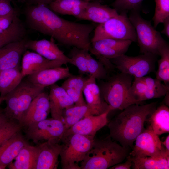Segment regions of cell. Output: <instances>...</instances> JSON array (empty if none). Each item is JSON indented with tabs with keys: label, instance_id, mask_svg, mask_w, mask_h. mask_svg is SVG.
<instances>
[{
	"label": "cell",
	"instance_id": "60d3db41",
	"mask_svg": "<svg viewBox=\"0 0 169 169\" xmlns=\"http://www.w3.org/2000/svg\"><path fill=\"white\" fill-rule=\"evenodd\" d=\"M127 161L124 163H120L111 167L110 169H130L132 166L131 161L127 157Z\"/></svg>",
	"mask_w": 169,
	"mask_h": 169
},
{
	"label": "cell",
	"instance_id": "52a82bcc",
	"mask_svg": "<svg viewBox=\"0 0 169 169\" xmlns=\"http://www.w3.org/2000/svg\"><path fill=\"white\" fill-rule=\"evenodd\" d=\"M106 38L129 40L132 42H137L136 30L127 16V13H120L117 16L96 26L91 42Z\"/></svg>",
	"mask_w": 169,
	"mask_h": 169
},
{
	"label": "cell",
	"instance_id": "74e56055",
	"mask_svg": "<svg viewBox=\"0 0 169 169\" xmlns=\"http://www.w3.org/2000/svg\"><path fill=\"white\" fill-rule=\"evenodd\" d=\"M140 78L146 86L151 90L166 94L169 92V87L166 86L156 78L154 79L147 76Z\"/></svg>",
	"mask_w": 169,
	"mask_h": 169
},
{
	"label": "cell",
	"instance_id": "4316f807",
	"mask_svg": "<svg viewBox=\"0 0 169 169\" xmlns=\"http://www.w3.org/2000/svg\"><path fill=\"white\" fill-rule=\"evenodd\" d=\"M23 78L20 67L0 70L1 97L3 98L20 84Z\"/></svg>",
	"mask_w": 169,
	"mask_h": 169
},
{
	"label": "cell",
	"instance_id": "7a4b0ae2",
	"mask_svg": "<svg viewBox=\"0 0 169 169\" xmlns=\"http://www.w3.org/2000/svg\"><path fill=\"white\" fill-rule=\"evenodd\" d=\"M125 147L108 136L94 140L92 147L80 164V169H106L122 162L129 155Z\"/></svg>",
	"mask_w": 169,
	"mask_h": 169
},
{
	"label": "cell",
	"instance_id": "30bf717a",
	"mask_svg": "<svg viewBox=\"0 0 169 169\" xmlns=\"http://www.w3.org/2000/svg\"><path fill=\"white\" fill-rule=\"evenodd\" d=\"M65 132L64 124L61 121L53 118L32 123L26 127V137L33 142L61 141Z\"/></svg>",
	"mask_w": 169,
	"mask_h": 169
},
{
	"label": "cell",
	"instance_id": "7bdbcfd3",
	"mask_svg": "<svg viewBox=\"0 0 169 169\" xmlns=\"http://www.w3.org/2000/svg\"><path fill=\"white\" fill-rule=\"evenodd\" d=\"M164 28L161 33L169 38V17L166 18L162 23Z\"/></svg>",
	"mask_w": 169,
	"mask_h": 169
},
{
	"label": "cell",
	"instance_id": "681fc988",
	"mask_svg": "<svg viewBox=\"0 0 169 169\" xmlns=\"http://www.w3.org/2000/svg\"><path fill=\"white\" fill-rule=\"evenodd\" d=\"M83 0V1H85L90 2V1L91 0Z\"/></svg>",
	"mask_w": 169,
	"mask_h": 169
},
{
	"label": "cell",
	"instance_id": "277c9868",
	"mask_svg": "<svg viewBox=\"0 0 169 169\" xmlns=\"http://www.w3.org/2000/svg\"><path fill=\"white\" fill-rule=\"evenodd\" d=\"M133 78L129 74L120 72L108 77L99 86L102 98L111 110H123L130 105L137 104L128 95Z\"/></svg>",
	"mask_w": 169,
	"mask_h": 169
},
{
	"label": "cell",
	"instance_id": "5bb4252c",
	"mask_svg": "<svg viewBox=\"0 0 169 169\" xmlns=\"http://www.w3.org/2000/svg\"><path fill=\"white\" fill-rule=\"evenodd\" d=\"M26 46L27 49L31 50L49 60L59 61L66 65L70 64V59L59 48L52 38L50 40L28 39Z\"/></svg>",
	"mask_w": 169,
	"mask_h": 169
},
{
	"label": "cell",
	"instance_id": "2e32d148",
	"mask_svg": "<svg viewBox=\"0 0 169 169\" xmlns=\"http://www.w3.org/2000/svg\"><path fill=\"white\" fill-rule=\"evenodd\" d=\"M62 62L49 60L34 52L27 50L21 61V71L23 78L42 70L62 66Z\"/></svg>",
	"mask_w": 169,
	"mask_h": 169
},
{
	"label": "cell",
	"instance_id": "d4e9b609",
	"mask_svg": "<svg viewBox=\"0 0 169 169\" xmlns=\"http://www.w3.org/2000/svg\"><path fill=\"white\" fill-rule=\"evenodd\" d=\"M87 78L71 74L63 83L61 86L74 101L76 105H86L83 90Z\"/></svg>",
	"mask_w": 169,
	"mask_h": 169
},
{
	"label": "cell",
	"instance_id": "8992f818",
	"mask_svg": "<svg viewBox=\"0 0 169 169\" xmlns=\"http://www.w3.org/2000/svg\"><path fill=\"white\" fill-rule=\"evenodd\" d=\"M94 138L73 134L61 139L63 142L60 154L63 169H80L82 161L90 149Z\"/></svg>",
	"mask_w": 169,
	"mask_h": 169
},
{
	"label": "cell",
	"instance_id": "7c38bea8",
	"mask_svg": "<svg viewBox=\"0 0 169 169\" xmlns=\"http://www.w3.org/2000/svg\"><path fill=\"white\" fill-rule=\"evenodd\" d=\"M88 108L87 116L98 115L111 110L101 95L96 79L89 76L87 79L83 90Z\"/></svg>",
	"mask_w": 169,
	"mask_h": 169
},
{
	"label": "cell",
	"instance_id": "4dcf8cb0",
	"mask_svg": "<svg viewBox=\"0 0 169 169\" xmlns=\"http://www.w3.org/2000/svg\"><path fill=\"white\" fill-rule=\"evenodd\" d=\"M63 112V122L65 131L79 121L87 116V105H74L64 110Z\"/></svg>",
	"mask_w": 169,
	"mask_h": 169
},
{
	"label": "cell",
	"instance_id": "e0dca14e",
	"mask_svg": "<svg viewBox=\"0 0 169 169\" xmlns=\"http://www.w3.org/2000/svg\"><path fill=\"white\" fill-rule=\"evenodd\" d=\"M26 37L9 43L0 48V70L20 67L23 55L27 50Z\"/></svg>",
	"mask_w": 169,
	"mask_h": 169
},
{
	"label": "cell",
	"instance_id": "5b68a950",
	"mask_svg": "<svg viewBox=\"0 0 169 169\" xmlns=\"http://www.w3.org/2000/svg\"><path fill=\"white\" fill-rule=\"evenodd\" d=\"M140 8L131 10L128 18L136 30L140 52L159 55V50L167 42L152 26L151 21L141 16Z\"/></svg>",
	"mask_w": 169,
	"mask_h": 169
},
{
	"label": "cell",
	"instance_id": "ac0fdd59",
	"mask_svg": "<svg viewBox=\"0 0 169 169\" xmlns=\"http://www.w3.org/2000/svg\"><path fill=\"white\" fill-rule=\"evenodd\" d=\"M59 142L49 141L38 144L39 151L36 169H56L62 147Z\"/></svg>",
	"mask_w": 169,
	"mask_h": 169
},
{
	"label": "cell",
	"instance_id": "6da1fadb",
	"mask_svg": "<svg viewBox=\"0 0 169 169\" xmlns=\"http://www.w3.org/2000/svg\"><path fill=\"white\" fill-rule=\"evenodd\" d=\"M157 102L132 104L116 115L108 123V136L123 146L132 148L144 123L157 107Z\"/></svg>",
	"mask_w": 169,
	"mask_h": 169
},
{
	"label": "cell",
	"instance_id": "f6af8a7d",
	"mask_svg": "<svg viewBox=\"0 0 169 169\" xmlns=\"http://www.w3.org/2000/svg\"><path fill=\"white\" fill-rule=\"evenodd\" d=\"M161 143L165 148L166 151L169 152V135L167 136L165 139Z\"/></svg>",
	"mask_w": 169,
	"mask_h": 169
},
{
	"label": "cell",
	"instance_id": "4fadbf2b",
	"mask_svg": "<svg viewBox=\"0 0 169 169\" xmlns=\"http://www.w3.org/2000/svg\"><path fill=\"white\" fill-rule=\"evenodd\" d=\"M110 112L85 117L65 131L62 138L73 134L94 138L97 132L108 123L107 116Z\"/></svg>",
	"mask_w": 169,
	"mask_h": 169
},
{
	"label": "cell",
	"instance_id": "603a6c76",
	"mask_svg": "<svg viewBox=\"0 0 169 169\" xmlns=\"http://www.w3.org/2000/svg\"><path fill=\"white\" fill-rule=\"evenodd\" d=\"M39 149L38 146L29 144L24 146L8 166L10 169H36Z\"/></svg>",
	"mask_w": 169,
	"mask_h": 169
},
{
	"label": "cell",
	"instance_id": "44dd1931",
	"mask_svg": "<svg viewBox=\"0 0 169 169\" xmlns=\"http://www.w3.org/2000/svg\"><path fill=\"white\" fill-rule=\"evenodd\" d=\"M28 144L21 131L14 134L0 146V164L8 166Z\"/></svg>",
	"mask_w": 169,
	"mask_h": 169
},
{
	"label": "cell",
	"instance_id": "8d00e7d4",
	"mask_svg": "<svg viewBox=\"0 0 169 169\" xmlns=\"http://www.w3.org/2000/svg\"><path fill=\"white\" fill-rule=\"evenodd\" d=\"M143 0H115L112 3L113 8L118 13L126 12L129 10L140 8Z\"/></svg>",
	"mask_w": 169,
	"mask_h": 169
},
{
	"label": "cell",
	"instance_id": "ffe728a7",
	"mask_svg": "<svg viewBox=\"0 0 169 169\" xmlns=\"http://www.w3.org/2000/svg\"><path fill=\"white\" fill-rule=\"evenodd\" d=\"M71 75L68 67L60 66L42 70L28 75L26 79L35 85L45 88L59 80L67 79Z\"/></svg>",
	"mask_w": 169,
	"mask_h": 169
},
{
	"label": "cell",
	"instance_id": "b9f144b4",
	"mask_svg": "<svg viewBox=\"0 0 169 169\" xmlns=\"http://www.w3.org/2000/svg\"><path fill=\"white\" fill-rule=\"evenodd\" d=\"M54 0H25L26 4L46 5L49 4Z\"/></svg>",
	"mask_w": 169,
	"mask_h": 169
},
{
	"label": "cell",
	"instance_id": "83f0119b",
	"mask_svg": "<svg viewBox=\"0 0 169 169\" xmlns=\"http://www.w3.org/2000/svg\"><path fill=\"white\" fill-rule=\"evenodd\" d=\"M150 126L158 136L169 132V108L162 104L156 107L150 116Z\"/></svg>",
	"mask_w": 169,
	"mask_h": 169
},
{
	"label": "cell",
	"instance_id": "ee69618b",
	"mask_svg": "<svg viewBox=\"0 0 169 169\" xmlns=\"http://www.w3.org/2000/svg\"><path fill=\"white\" fill-rule=\"evenodd\" d=\"M9 120L5 115L3 110L0 108V126Z\"/></svg>",
	"mask_w": 169,
	"mask_h": 169
},
{
	"label": "cell",
	"instance_id": "7402d4cb",
	"mask_svg": "<svg viewBox=\"0 0 169 169\" xmlns=\"http://www.w3.org/2000/svg\"><path fill=\"white\" fill-rule=\"evenodd\" d=\"M119 14L117 11L98 1L89 2L83 13L77 18L99 24L115 17Z\"/></svg>",
	"mask_w": 169,
	"mask_h": 169
},
{
	"label": "cell",
	"instance_id": "bcb514c9",
	"mask_svg": "<svg viewBox=\"0 0 169 169\" xmlns=\"http://www.w3.org/2000/svg\"><path fill=\"white\" fill-rule=\"evenodd\" d=\"M7 166L0 164V169H4L6 168Z\"/></svg>",
	"mask_w": 169,
	"mask_h": 169
},
{
	"label": "cell",
	"instance_id": "ba28073f",
	"mask_svg": "<svg viewBox=\"0 0 169 169\" xmlns=\"http://www.w3.org/2000/svg\"><path fill=\"white\" fill-rule=\"evenodd\" d=\"M158 56L150 53L135 56L125 54L110 60L120 72L129 74L134 78H140L156 72Z\"/></svg>",
	"mask_w": 169,
	"mask_h": 169
},
{
	"label": "cell",
	"instance_id": "3957f363",
	"mask_svg": "<svg viewBox=\"0 0 169 169\" xmlns=\"http://www.w3.org/2000/svg\"><path fill=\"white\" fill-rule=\"evenodd\" d=\"M44 88L30 82L27 79L22 80L3 98L6 105L3 111L7 118L21 124L23 117L31 102L43 91Z\"/></svg>",
	"mask_w": 169,
	"mask_h": 169
},
{
	"label": "cell",
	"instance_id": "f907efd6",
	"mask_svg": "<svg viewBox=\"0 0 169 169\" xmlns=\"http://www.w3.org/2000/svg\"><path fill=\"white\" fill-rule=\"evenodd\" d=\"M55 0H54V1H55Z\"/></svg>",
	"mask_w": 169,
	"mask_h": 169
},
{
	"label": "cell",
	"instance_id": "9c48e42d",
	"mask_svg": "<svg viewBox=\"0 0 169 169\" xmlns=\"http://www.w3.org/2000/svg\"><path fill=\"white\" fill-rule=\"evenodd\" d=\"M158 136L149 126L147 128H145L136 139L129 155L158 158L169 156V152L166 151L162 144Z\"/></svg>",
	"mask_w": 169,
	"mask_h": 169
},
{
	"label": "cell",
	"instance_id": "f35d334b",
	"mask_svg": "<svg viewBox=\"0 0 169 169\" xmlns=\"http://www.w3.org/2000/svg\"><path fill=\"white\" fill-rule=\"evenodd\" d=\"M18 11L15 13L0 16V33L6 30L10 25L15 18L18 15Z\"/></svg>",
	"mask_w": 169,
	"mask_h": 169
},
{
	"label": "cell",
	"instance_id": "f1b7e54d",
	"mask_svg": "<svg viewBox=\"0 0 169 169\" xmlns=\"http://www.w3.org/2000/svg\"><path fill=\"white\" fill-rule=\"evenodd\" d=\"M27 30L25 24L16 16L6 30L0 33V48L11 42L19 41L26 37Z\"/></svg>",
	"mask_w": 169,
	"mask_h": 169
},
{
	"label": "cell",
	"instance_id": "f546056e",
	"mask_svg": "<svg viewBox=\"0 0 169 169\" xmlns=\"http://www.w3.org/2000/svg\"><path fill=\"white\" fill-rule=\"evenodd\" d=\"M132 162L134 169H168L169 156L158 158L149 156L127 157Z\"/></svg>",
	"mask_w": 169,
	"mask_h": 169
},
{
	"label": "cell",
	"instance_id": "836d02e7",
	"mask_svg": "<svg viewBox=\"0 0 169 169\" xmlns=\"http://www.w3.org/2000/svg\"><path fill=\"white\" fill-rule=\"evenodd\" d=\"M87 67L90 76L96 79L106 80L108 78V72L103 64L93 58L89 52L87 54Z\"/></svg>",
	"mask_w": 169,
	"mask_h": 169
},
{
	"label": "cell",
	"instance_id": "d6a6232c",
	"mask_svg": "<svg viewBox=\"0 0 169 169\" xmlns=\"http://www.w3.org/2000/svg\"><path fill=\"white\" fill-rule=\"evenodd\" d=\"M89 50L75 47L71 49L68 57L71 60L70 64L76 66L80 73L88 74L87 67V54Z\"/></svg>",
	"mask_w": 169,
	"mask_h": 169
},
{
	"label": "cell",
	"instance_id": "ab89813d",
	"mask_svg": "<svg viewBox=\"0 0 169 169\" xmlns=\"http://www.w3.org/2000/svg\"><path fill=\"white\" fill-rule=\"evenodd\" d=\"M12 0H0V16L15 13L18 11L11 5Z\"/></svg>",
	"mask_w": 169,
	"mask_h": 169
},
{
	"label": "cell",
	"instance_id": "d6986e66",
	"mask_svg": "<svg viewBox=\"0 0 169 169\" xmlns=\"http://www.w3.org/2000/svg\"><path fill=\"white\" fill-rule=\"evenodd\" d=\"M49 96L52 118L63 122L64 110L74 105V101L61 86L55 84L50 86Z\"/></svg>",
	"mask_w": 169,
	"mask_h": 169
},
{
	"label": "cell",
	"instance_id": "cb8c5ba5",
	"mask_svg": "<svg viewBox=\"0 0 169 169\" xmlns=\"http://www.w3.org/2000/svg\"><path fill=\"white\" fill-rule=\"evenodd\" d=\"M89 2L81 0H56L49 5L54 12L62 15H72L77 19L84 11Z\"/></svg>",
	"mask_w": 169,
	"mask_h": 169
},
{
	"label": "cell",
	"instance_id": "1f68e13d",
	"mask_svg": "<svg viewBox=\"0 0 169 169\" xmlns=\"http://www.w3.org/2000/svg\"><path fill=\"white\" fill-rule=\"evenodd\" d=\"M157 60L158 68L156 72V78L169 87V46L167 43L160 49Z\"/></svg>",
	"mask_w": 169,
	"mask_h": 169
},
{
	"label": "cell",
	"instance_id": "9a60e30c",
	"mask_svg": "<svg viewBox=\"0 0 169 169\" xmlns=\"http://www.w3.org/2000/svg\"><path fill=\"white\" fill-rule=\"evenodd\" d=\"M50 112L49 94L42 91L33 100L22 120L21 124L26 127L32 123L47 119Z\"/></svg>",
	"mask_w": 169,
	"mask_h": 169
},
{
	"label": "cell",
	"instance_id": "484cf974",
	"mask_svg": "<svg viewBox=\"0 0 169 169\" xmlns=\"http://www.w3.org/2000/svg\"><path fill=\"white\" fill-rule=\"evenodd\" d=\"M128 95L136 104H141L144 100L160 98L166 94L150 89L140 78H135L129 90Z\"/></svg>",
	"mask_w": 169,
	"mask_h": 169
},
{
	"label": "cell",
	"instance_id": "e575fe53",
	"mask_svg": "<svg viewBox=\"0 0 169 169\" xmlns=\"http://www.w3.org/2000/svg\"><path fill=\"white\" fill-rule=\"evenodd\" d=\"M23 128L18 121L9 120L0 126V146Z\"/></svg>",
	"mask_w": 169,
	"mask_h": 169
},
{
	"label": "cell",
	"instance_id": "c3c4849f",
	"mask_svg": "<svg viewBox=\"0 0 169 169\" xmlns=\"http://www.w3.org/2000/svg\"><path fill=\"white\" fill-rule=\"evenodd\" d=\"M19 1H20L21 2H25V0H18Z\"/></svg>",
	"mask_w": 169,
	"mask_h": 169
},
{
	"label": "cell",
	"instance_id": "d590c367",
	"mask_svg": "<svg viewBox=\"0 0 169 169\" xmlns=\"http://www.w3.org/2000/svg\"><path fill=\"white\" fill-rule=\"evenodd\" d=\"M155 8L152 20L154 27L156 28L160 23L169 17V0H155Z\"/></svg>",
	"mask_w": 169,
	"mask_h": 169
},
{
	"label": "cell",
	"instance_id": "8fae6325",
	"mask_svg": "<svg viewBox=\"0 0 169 169\" xmlns=\"http://www.w3.org/2000/svg\"><path fill=\"white\" fill-rule=\"evenodd\" d=\"M132 42L129 40L104 39L91 43L89 51L96 58L110 59L125 54Z\"/></svg>",
	"mask_w": 169,
	"mask_h": 169
},
{
	"label": "cell",
	"instance_id": "7dc6e473",
	"mask_svg": "<svg viewBox=\"0 0 169 169\" xmlns=\"http://www.w3.org/2000/svg\"><path fill=\"white\" fill-rule=\"evenodd\" d=\"M4 100L3 98H2L0 95V105L1 104L2 102Z\"/></svg>",
	"mask_w": 169,
	"mask_h": 169
}]
</instances>
